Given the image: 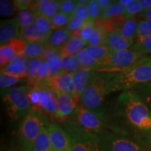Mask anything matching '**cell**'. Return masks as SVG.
Here are the masks:
<instances>
[{
	"label": "cell",
	"mask_w": 151,
	"mask_h": 151,
	"mask_svg": "<svg viewBox=\"0 0 151 151\" xmlns=\"http://www.w3.org/2000/svg\"><path fill=\"white\" fill-rule=\"evenodd\" d=\"M48 124L43 125L36 139L32 151H48L52 148L48 132Z\"/></svg>",
	"instance_id": "cb8c5ba5"
},
{
	"label": "cell",
	"mask_w": 151,
	"mask_h": 151,
	"mask_svg": "<svg viewBox=\"0 0 151 151\" xmlns=\"http://www.w3.org/2000/svg\"><path fill=\"white\" fill-rule=\"evenodd\" d=\"M73 14L81 19H82V20H85V21L91 20L90 16L89 10H88V4H77Z\"/></svg>",
	"instance_id": "ee69618b"
},
{
	"label": "cell",
	"mask_w": 151,
	"mask_h": 151,
	"mask_svg": "<svg viewBox=\"0 0 151 151\" xmlns=\"http://www.w3.org/2000/svg\"><path fill=\"white\" fill-rule=\"evenodd\" d=\"M60 1L57 0H39L33 1L31 10L35 15L44 16L50 19L59 12Z\"/></svg>",
	"instance_id": "2e32d148"
},
{
	"label": "cell",
	"mask_w": 151,
	"mask_h": 151,
	"mask_svg": "<svg viewBox=\"0 0 151 151\" xmlns=\"http://www.w3.org/2000/svg\"><path fill=\"white\" fill-rule=\"evenodd\" d=\"M149 151H151V150H149Z\"/></svg>",
	"instance_id": "11a10c76"
},
{
	"label": "cell",
	"mask_w": 151,
	"mask_h": 151,
	"mask_svg": "<svg viewBox=\"0 0 151 151\" xmlns=\"http://www.w3.org/2000/svg\"><path fill=\"white\" fill-rule=\"evenodd\" d=\"M62 71L72 73L82 68L76 55H71L62 58Z\"/></svg>",
	"instance_id": "d6a6232c"
},
{
	"label": "cell",
	"mask_w": 151,
	"mask_h": 151,
	"mask_svg": "<svg viewBox=\"0 0 151 151\" xmlns=\"http://www.w3.org/2000/svg\"><path fill=\"white\" fill-rule=\"evenodd\" d=\"M48 124L44 116L38 110L32 109L22 119L18 129V139L21 151H32L34 144L41 128Z\"/></svg>",
	"instance_id": "8992f818"
},
{
	"label": "cell",
	"mask_w": 151,
	"mask_h": 151,
	"mask_svg": "<svg viewBox=\"0 0 151 151\" xmlns=\"http://www.w3.org/2000/svg\"><path fill=\"white\" fill-rule=\"evenodd\" d=\"M35 23L37 27L44 33H50L52 30L55 29L50 21V19L44 16L36 15Z\"/></svg>",
	"instance_id": "8d00e7d4"
},
{
	"label": "cell",
	"mask_w": 151,
	"mask_h": 151,
	"mask_svg": "<svg viewBox=\"0 0 151 151\" xmlns=\"http://www.w3.org/2000/svg\"><path fill=\"white\" fill-rule=\"evenodd\" d=\"M94 70L88 68H81L78 70L71 73L72 76L73 83L75 86L76 92L78 96L79 100L81 99V96L86 90L88 82H89L90 76Z\"/></svg>",
	"instance_id": "d6986e66"
},
{
	"label": "cell",
	"mask_w": 151,
	"mask_h": 151,
	"mask_svg": "<svg viewBox=\"0 0 151 151\" xmlns=\"http://www.w3.org/2000/svg\"><path fill=\"white\" fill-rule=\"evenodd\" d=\"M29 63V60L21 55H16L11 58L8 65L1 68V71L21 78H27Z\"/></svg>",
	"instance_id": "9a60e30c"
},
{
	"label": "cell",
	"mask_w": 151,
	"mask_h": 151,
	"mask_svg": "<svg viewBox=\"0 0 151 151\" xmlns=\"http://www.w3.org/2000/svg\"><path fill=\"white\" fill-rule=\"evenodd\" d=\"M95 26V21L92 20H88V21H86L83 27L81 28V30H79L78 32H76L72 33V35L81 38L84 41L88 42L90 38L91 37L92 33H93Z\"/></svg>",
	"instance_id": "836d02e7"
},
{
	"label": "cell",
	"mask_w": 151,
	"mask_h": 151,
	"mask_svg": "<svg viewBox=\"0 0 151 151\" xmlns=\"http://www.w3.org/2000/svg\"><path fill=\"white\" fill-rule=\"evenodd\" d=\"M138 24H139V22L132 17L120 22L114 29H116L124 39L135 42L136 39H137Z\"/></svg>",
	"instance_id": "44dd1931"
},
{
	"label": "cell",
	"mask_w": 151,
	"mask_h": 151,
	"mask_svg": "<svg viewBox=\"0 0 151 151\" xmlns=\"http://www.w3.org/2000/svg\"><path fill=\"white\" fill-rule=\"evenodd\" d=\"M86 22V21L75 16L74 14H72L70 17L67 27H66V29L70 31L71 33L78 32L79 30L81 29V28L83 27Z\"/></svg>",
	"instance_id": "f35d334b"
},
{
	"label": "cell",
	"mask_w": 151,
	"mask_h": 151,
	"mask_svg": "<svg viewBox=\"0 0 151 151\" xmlns=\"http://www.w3.org/2000/svg\"><path fill=\"white\" fill-rule=\"evenodd\" d=\"M70 118L87 131L95 134L99 137L111 132L102 117L94 111L84 108L81 104L78 105Z\"/></svg>",
	"instance_id": "52a82bcc"
},
{
	"label": "cell",
	"mask_w": 151,
	"mask_h": 151,
	"mask_svg": "<svg viewBox=\"0 0 151 151\" xmlns=\"http://www.w3.org/2000/svg\"><path fill=\"white\" fill-rule=\"evenodd\" d=\"M43 58L48 62L49 65L53 68L57 72H62V58L55 48L47 47Z\"/></svg>",
	"instance_id": "484cf974"
},
{
	"label": "cell",
	"mask_w": 151,
	"mask_h": 151,
	"mask_svg": "<svg viewBox=\"0 0 151 151\" xmlns=\"http://www.w3.org/2000/svg\"><path fill=\"white\" fill-rule=\"evenodd\" d=\"M113 2H114V1H111V0H98V3H99L102 11L105 10L106 9L110 6Z\"/></svg>",
	"instance_id": "7dc6e473"
},
{
	"label": "cell",
	"mask_w": 151,
	"mask_h": 151,
	"mask_svg": "<svg viewBox=\"0 0 151 151\" xmlns=\"http://www.w3.org/2000/svg\"><path fill=\"white\" fill-rule=\"evenodd\" d=\"M70 17V15L64 14V13L59 11L52 18H50V21H51L54 29L66 28L69 21Z\"/></svg>",
	"instance_id": "74e56055"
},
{
	"label": "cell",
	"mask_w": 151,
	"mask_h": 151,
	"mask_svg": "<svg viewBox=\"0 0 151 151\" xmlns=\"http://www.w3.org/2000/svg\"><path fill=\"white\" fill-rule=\"evenodd\" d=\"M130 49L143 57L151 53V35L137 39Z\"/></svg>",
	"instance_id": "f1b7e54d"
},
{
	"label": "cell",
	"mask_w": 151,
	"mask_h": 151,
	"mask_svg": "<svg viewBox=\"0 0 151 151\" xmlns=\"http://www.w3.org/2000/svg\"><path fill=\"white\" fill-rule=\"evenodd\" d=\"M132 1H133V0H119V1H118V2L120 4V5H122V6L125 7L126 6L129 5L130 3H132Z\"/></svg>",
	"instance_id": "f907efd6"
},
{
	"label": "cell",
	"mask_w": 151,
	"mask_h": 151,
	"mask_svg": "<svg viewBox=\"0 0 151 151\" xmlns=\"http://www.w3.org/2000/svg\"><path fill=\"white\" fill-rule=\"evenodd\" d=\"M88 7L91 20L96 21V20L100 18L102 10L98 3V0H90L88 3Z\"/></svg>",
	"instance_id": "60d3db41"
},
{
	"label": "cell",
	"mask_w": 151,
	"mask_h": 151,
	"mask_svg": "<svg viewBox=\"0 0 151 151\" xmlns=\"http://www.w3.org/2000/svg\"><path fill=\"white\" fill-rule=\"evenodd\" d=\"M18 18L20 29L35 23L36 15L32 10H27L19 12L16 17Z\"/></svg>",
	"instance_id": "d590c367"
},
{
	"label": "cell",
	"mask_w": 151,
	"mask_h": 151,
	"mask_svg": "<svg viewBox=\"0 0 151 151\" xmlns=\"http://www.w3.org/2000/svg\"><path fill=\"white\" fill-rule=\"evenodd\" d=\"M80 62L81 67L83 68H88L94 70L99 65V62L95 60L88 53L86 48L80 50L76 55Z\"/></svg>",
	"instance_id": "1f68e13d"
},
{
	"label": "cell",
	"mask_w": 151,
	"mask_h": 151,
	"mask_svg": "<svg viewBox=\"0 0 151 151\" xmlns=\"http://www.w3.org/2000/svg\"><path fill=\"white\" fill-rule=\"evenodd\" d=\"M21 80L22 78L20 77L0 71V87H1V93L4 92V94L7 90L13 88V86H14Z\"/></svg>",
	"instance_id": "4dcf8cb0"
},
{
	"label": "cell",
	"mask_w": 151,
	"mask_h": 151,
	"mask_svg": "<svg viewBox=\"0 0 151 151\" xmlns=\"http://www.w3.org/2000/svg\"><path fill=\"white\" fill-rule=\"evenodd\" d=\"M115 75V71H94L81 97V104L84 108L99 114L101 106L108 94L107 84Z\"/></svg>",
	"instance_id": "3957f363"
},
{
	"label": "cell",
	"mask_w": 151,
	"mask_h": 151,
	"mask_svg": "<svg viewBox=\"0 0 151 151\" xmlns=\"http://www.w3.org/2000/svg\"><path fill=\"white\" fill-rule=\"evenodd\" d=\"M151 35V22L147 20H140L138 24L137 39L148 37Z\"/></svg>",
	"instance_id": "ab89813d"
},
{
	"label": "cell",
	"mask_w": 151,
	"mask_h": 151,
	"mask_svg": "<svg viewBox=\"0 0 151 151\" xmlns=\"http://www.w3.org/2000/svg\"><path fill=\"white\" fill-rule=\"evenodd\" d=\"M99 115L111 132L132 138L146 148L151 146V111L131 90L122 92Z\"/></svg>",
	"instance_id": "6da1fadb"
},
{
	"label": "cell",
	"mask_w": 151,
	"mask_h": 151,
	"mask_svg": "<svg viewBox=\"0 0 151 151\" xmlns=\"http://www.w3.org/2000/svg\"><path fill=\"white\" fill-rule=\"evenodd\" d=\"M48 151H57V150H55V149H53V148H50V150H48Z\"/></svg>",
	"instance_id": "f5cc1de1"
},
{
	"label": "cell",
	"mask_w": 151,
	"mask_h": 151,
	"mask_svg": "<svg viewBox=\"0 0 151 151\" xmlns=\"http://www.w3.org/2000/svg\"><path fill=\"white\" fill-rule=\"evenodd\" d=\"M86 51L92 57L93 59L97 60L98 62L106 58L111 52V50L108 46L106 45H101L98 46H90L86 47Z\"/></svg>",
	"instance_id": "f546056e"
},
{
	"label": "cell",
	"mask_w": 151,
	"mask_h": 151,
	"mask_svg": "<svg viewBox=\"0 0 151 151\" xmlns=\"http://www.w3.org/2000/svg\"><path fill=\"white\" fill-rule=\"evenodd\" d=\"M109 32L104 25L96 24L91 37L87 42V47L98 46L104 45L105 39Z\"/></svg>",
	"instance_id": "83f0119b"
},
{
	"label": "cell",
	"mask_w": 151,
	"mask_h": 151,
	"mask_svg": "<svg viewBox=\"0 0 151 151\" xmlns=\"http://www.w3.org/2000/svg\"><path fill=\"white\" fill-rule=\"evenodd\" d=\"M142 58L143 56L130 48L121 51L111 52L106 58L99 62V65L94 71H115L133 65Z\"/></svg>",
	"instance_id": "9c48e42d"
},
{
	"label": "cell",
	"mask_w": 151,
	"mask_h": 151,
	"mask_svg": "<svg viewBox=\"0 0 151 151\" xmlns=\"http://www.w3.org/2000/svg\"><path fill=\"white\" fill-rule=\"evenodd\" d=\"M139 17L143 18V20L151 22V9L143 11L142 13L139 14Z\"/></svg>",
	"instance_id": "c3c4849f"
},
{
	"label": "cell",
	"mask_w": 151,
	"mask_h": 151,
	"mask_svg": "<svg viewBox=\"0 0 151 151\" xmlns=\"http://www.w3.org/2000/svg\"><path fill=\"white\" fill-rule=\"evenodd\" d=\"M126 16L125 8L120 5L118 1H114L112 4L105 10L102 11L100 19L101 20H109L113 18H118L120 16Z\"/></svg>",
	"instance_id": "4316f807"
},
{
	"label": "cell",
	"mask_w": 151,
	"mask_h": 151,
	"mask_svg": "<svg viewBox=\"0 0 151 151\" xmlns=\"http://www.w3.org/2000/svg\"><path fill=\"white\" fill-rule=\"evenodd\" d=\"M55 92H56L58 99V109L55 117L65 118V120L70 118L78 106V100L69 94Z\"/></svg>",
	"instance_id": "4fadbf2b"
},
{
	"label": "cell",
	"mask_w": 151,
	"mask_h": 151,
	"mask_svg": "<svg viewBox=\"0 0 151 151\" xmlns=\"http://www.w3.org/2000/svg\"><path fill=\"white\" fill-rule=\"evenodd\" d=\"M134 43V41L124 39L116 29H112L107 34L104 45L110 48L111 52H117L128 50Z\"/></svg>",
	"instance_id": "e0dca14e"
},
{
	"label": "cell",
	"mask_w": 151,
	"mask_h": 151,
	"mask_svg": "<svg viewBox=\"0 0 151 151\" xmlns=\"http://www.w3.org/2000/svg\"><path fill=\"white\" fill-rule=\"evenodd\" d=\"M27 86L13 87L4 94L3 102L7 114L14 121L23 119L32 110Z\"/></svg>",
	"instance_id": "5b68a950"
},
{
	"label": "cell",
	"mask_w": 151,
	"mask_h": 151,
	"mask_svg": "<svg viewBox=\"0 0 151 151\" xmlns=\"http://www.w3.org/2000/svg\"><path fill=\"white\" fill-rule=\"evenodd\" d=\"M151 111V81L131 90Z\"/></svg>",
	"instance_id": "d4e9b609"
},
{
	"label": "cell",
	"mask_w": 151,
	"mask_h": 151,
	"mask_svg": "<svg viewBox=\"0 0 151 151\" xmlns=\"http://www.w3.org/2000/svg\"><path fill=\"white\" fill-rule=\"evenodd\" d=\"M72 36V33L66 28L55 29L50 34L46 45L50 48L58 49L65 44Z\"/></svg>",
	"instance_id": "7402d4cb"
},
{
	"label": "cell",
	"mask_w": 151,
	"mask_h": 151,
	"mask_svg": "<svg viewBox=\"0 0 151 151\" xmlns=\"http://www.w3.org/2000/svg\"><path fill=\"white\" fill-rule=\"evenodd\" d=\"M48 132L52 148L57 151H71L69 136L62 125L55 122L48 123Z\"/></svg>",
	"instance_id": "7c38bea8"
},
{
	"label": "cell",
	"mask_w": 151,
	"mask_h": 151,
	"mask_svg": "<svg viewBox=\"0 0 151 151\" xmlns=\"http://www.w3.org/2000/svg\"><path fill=\"white\" fill-rule=\"evenodd\" d=\"M47 47L48 46L45 43L27 42L22 56L29 60L43 58Z\"/></svg>",
	"instance_id": "603a6c76"
},
{
	"label": "cell",
	"mask_w": 151,
	"mask_h": 151,
	"mask_svg": "<svg viewBox=\"0 0 151 151\" xmlns=\"http://www.w3.org/2000/svg\"><path fill=\"white\" fill-rule=\"evenodd\" d=\"M15 10L14 4L8 0L0 1V16L1 17H9L12 16Z\"/></svg>",
	"instance_id": "f6af8a7d"
},
{
	"label": "cell",
	"mask_w": 151,
	"mask_h": 151,
	"mask_svg": "<svg viewBox=\"0 0 151 151\" xmlns=\"http://www.w3.org/2000/svg\"><path fill=\"white\" fill-rule=\"evenodd\" d=\"M28 95L32 105L36 106L46 114L55 117L58 109L56 92L45 83L36 84L32 89L29 90Z\"/></svg>",
	"instance_id": "ba28073f"
},
{
	"label": "cell",
	"mask_w": 151,
	"mask_h": 151,
	"mask_svg": "<svg viewBox=\"0 0 151 151\" xmlns=\"http://www.w3.org/2000/svg\"><path fill=\"white\" fill-rule=\"evenodd\" d=\"M43 83H45L55 91L69 94L80 101L76 92L71 73L62 71L50 77L47 80L43 81Z\"/></svg>",
	"instance_id": "8fae6325"
},
{
	"label": "cell",
	"mask_w": 151,
	"mask_h": 151,
	"mask_svg": "<svg viewBox=\"0 0 151 151\" xmlns=\"http://www.w3.org/2000/svg\"><path fill=\"white\" fill-rule=\"evenodd\" d=\"M50 33L43 32L37 27L35 23H33L21 29L20 38L27 43L40 42L46 43Z\"/></svg>",
	"instance_id": "ac0fdd59"
},
{
	"label": "cell",
	"mask_w": 151,
	"mask_h": 151,
	"mask_svg": "<svg viewBox=\"0 0 151 151\" xmlns=\"http://www.w3.org/2000/svg\"><path fill=\"white\" fill-rule=\"evenodd\" d=\"M8 151H19V150H16V149H13V150H8Z\"/></svg>",
	"instance_id": "db71d44e"
},
{
	"label": "cell",
	"mask_w": 151,
	"mask_h": 151,
	"mask_svg": "<svg viewBox=\"0 0 151 151\" xmlns=\"http://www.w3.org/2000/svg\"><path fill=\"white\" fill-rule=\"evenodd\" d=\"M20 27L18 18L1 20L0 22V44H6L11 40L20 38Z\"/></svg>",
	"instance_id": "5bb4252c"
},
{
	"label": "cell",
	"mask_w": 151,
	"mask_h": 151,
	"mask_svg": "<svg viewBox=\"0 0 151 151\" xmlns=\"http://www.w3.org/2000/svg\"><path fill=\"white\" fill-rule=\"evenodd\" d=\"M62 126L69 136L71 151H101L99 136L87 131L70 118L64 120Z\"/></svg>",
	"instance_id": "277c9868"
},
{
	"label": "cell",
	"mask_w": 151,
	"mask_h": 151,
	"mask_svg": "<svg viewBox=\"0 0 151 151\" xmlns=\"http://www.w3.org/2000/svg\"><path fill=\"white\" fill-rule=\"evenodd\" d=\"M100 139L101 151H146L148 149L132 138L113 132Z\"/></svg>",
	"instance_id": "30bf717a"
},
{
	"label": "cell",
	"mask_w": 151,
	"mask_h": 151,
	"mask_svg": "<svg viewBox=\"0 0 151 151\" xmlns=\"http://www.w3.org/2000/svg\"><path fill=\"white\" fill-rule=\"evenodd\" d=\"M124 8H125L126 16L127 18H132L135 15L140 14L143 11V9L139 2V0H133L132 3L126 6Z\"/></svg>",
	"instance_id": "7bdbcfd3"
},
{
	"label": "cell",
	"mask_w": 151,
	"mask_h": 151,
	"mask_svg": "<svg viewBox=\"0 0 151 151\" xmlns=\"http://www.w3.org/2000/svg\"><path fill=\"white\" fill-rule=\"evenodd\" d=\"M77 4L78 3L76 2V1H73V0H62V1H60L59 11L71 16L74 13Z\"/></svg>",
	"instance_id": "b9f144b4"
},
{
	"label": "cell",
	"mask_w": 151,
	"mask_h": 151,
	"mask_svg": "<svg viewBox=\"0 0 151 151\" xmlns=\"http://www.w3.org/2000/svg\"><path fill=\"white\" fill-rule=\"evenodd\" d=\"M32 3L33 1L30 0H15L13 1L15 10L18 12L27 11L28 9H30Z\"/></svg>",
	"instance_id": "bcb514c9"
},
{
	"label": "cell",
	"mask_w": 151,
	"mask_h": 151,
	"mask_svg": "<svg viewBox=\"0 0 151 151\" xmlns=\"http://www.w3.org/2000/svg\"><path fill=\"white\" fill-rule=\"evenodd\" d=\"M116 75L107 84V93L127 91L151 81V56H145L123 69L115 71Z\"/></svg>",
	"instance_id": "7a4b0ae2"
},
{
	"label": "cell",
	"mask_w": 151,
	"mask_h": 151,
	"mask_svg": "<svg viewBox=\"0 0 151 151\" xmlns=\"http://www.w3.org/2000/svg\"><path fill=\"white\" fill-rule=\"evenodd\" d=\"M87 47V42L78 37L72 36L70 39L62 45L61 47L58 48L60 55L63 57L75 55L80 50Z\"/></svg>",
	"instance_id": "ffe728a7"
},
{
	"label": "cell",
	"mask_w": 151,
	"mask_h": 151,
	"mask_svg": "<svg viewBox=\"0 0 151 151\" xmlns=\"http://www.w3.org/2000/svg\"><path fill=\"white\" fill-rule=\"evenodd\" d=\"M43 58H37L29 60V67H28L27 78L29 82L31 83L35 84L36 78H37L39 69H40L41 64L43 61Z\"/></svg>",
	"instance_id": "e575fe53"
},
{
	"label": "cell",
	"mask_w": 151,
	"mask_h": 151,
	"mask_svg": "<svg viewBox=\"0 0 151 151\" xmlns=\"http://www.w3.org/2000/svg\"><path fill=\"white\" fill-rule=\"evenodd\" d=\"M139 2L143 9V11L151 9V0H139Z\"/></svg>",
	"instance_id": "681fc988"
},
{
	"label": "cell",
	"mask_w": 151,
	"mask_h": 151,
	"mask_svg": "<svg viewBox=\"0 0 151 151\" xmlns=\"http://www.w3.org/2000/svg\"><path fill=\"white\" fill-rule=\"evenodd\" d=\"M76 2L78 4H88L89 1L88 0H76Z\"/></svg>",
	"instance_id": "816d5d0a"
}]
</instances>
